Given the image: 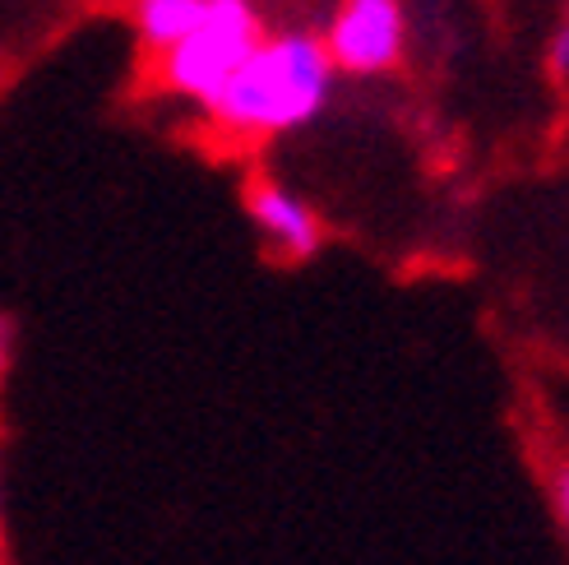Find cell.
I'll return each mask as SVG.
<instances>
[{"mask_svg":"<svg viewBox=\"0 0 569 565\" xmlns=\"http://www.w3.org/2000/svg\"><path fill=\"white\" fill-rule=\"evenodd\" d=\"M333 83L338 70L320 28H264L218 98L199 111V135L222 153H254L306 130L329 107Z\"/></svg>","mask_w":569,"mask_h":565,"instance_id":"1","label":"cell"},{"mask_svg":"<svg viewBox=\"0 0 569 565\" xmlns=\"http://www.w3.org/2000/svg\"><path fill=\"white\" fill-rule=\"evenodd\" d=\"M264 14L254 0H204V14L167 51L144 56V89L158 102L204 111L232 70L264 38Z\"/></svg>","mask_w":569,"mask_h":565,"instance_id":"2","label":"cell"},{"mask_svg":"<svg viewBox=\"0 0 569 565\" xmlns=\"http://www.w3.org/2000/svg\"><path fill=\"white\" fill-rule=\"evenodd\" d=\"M320 42L338 75L385 79L408 61V6L403 0H333Z\"/></svg>","mask_w":569,"mask_h":565,"instance_id":"3","label":"cell"},{"mask_svg":"<svg viewBox=\"0 0 569 565\" xmlns=\"http://www.w3.org/2000/svg\"><path fill=\"white\" fill-rule=\"evenodd\" d=\"M246 218L278 265H306L325 246L320 209L273 172H254L246 181Z\"/></svg>","mask_w":569,"mask_h":565,"instance_id":"4","label":"cell"},{"mask_svg":"<svg viewBox=\"0 0 569 565\" xmlns=\"http://www.w3.org/2000/svg\"><path fill=\"white\" fill-rule=\"evenodd\" d=\"M121 14L139 42V56H158L204 14V0H121Z\"/></svg>","mask_w":569,"mask_h":565,"instance_id":"5","label":"cell"},{"mask_svg":"<svg viewBox=\"0 0 569 565\" xmlns=\"http://www.w3.org/2000/svg\"><path fill=\"white\" fill-rule=\"evenodd\" d=\"M542 487H547V500L556 511L560 533L569 538V449L565 445H556V449L542 455Z\"/></svg>","mask_w":569,"mask_h":565,"instance_id":"6","label":"cell"},{"mask_svg":"<svg viewBox=\"0 0 569 565\" xmlns=\"http://www.w3.org/2000/svg\"><path fill=\"white\" fill-rule=\"evenodd\" d=\"M547 70H551L556 83H569V19L556 28L551 42H547Z\"/></svg>","mask_w":569,"mask_h":565,"instance_id":"7","label":"cell"},{"mask_svg":"<svg viewBox=\"0 0 569 565\" xmlns=\"http://www.w3.org/2000/svg\"><path fill=\"white\" fill-rule=\"evenodd\" d=\"M10 357H14V325L0 316V380H6V371H10Z\"/></svg>","mask_w":569,"mask_h":565,"instance_id":"8","label":"cell"},{"mask_svg":"<svg viewBox=\"0 0 569 565\" xmlns=\"http://www.w3.org/2000/svg\"><path fill=\"white\" fill-rule=\"evenodd\" d=\"M0 561H6V496H0Z\"/></svg>","mask_w":569,"mask_h":565,"instance_id":"9","label":"cell"},{"mask_svg":"<svg viewBox=\"0 0 569 565\" xmlns=\"http://www.w3.org/2000/svg\"><path fill=\"white\" fill-rule=\"evenodd\" d=\"M0 565H10V561H0Z\"/></svg>","mask_w":569,"mask_h":565,"instance_id":"10","label":"cell"}]
</instances>
